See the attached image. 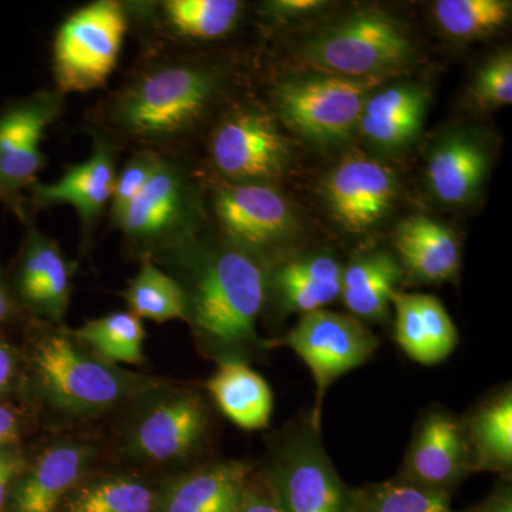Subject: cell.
<instances>
[{
  "label": "cell",
  "mask_w": 512,
  "mask_h": 512,
  "mask_svg": "<svg viewBox=\"0 0 512 512\" xmlns=\"http://www.w3.org/2000/svg\"><path fill=\"white\" fill-rule=\"evenodd\" d=\"M383 80L306 70L275 80L272 104L293 131L320 146H338L359 126L363 106Z\"/></svg>",
  "instance_id": "ba28073f"
},
{
  "label": "cell",
  "mask_w": 512,
  "mask_h": 512,
  "mask_svg": "<svg viewBox=\"0 0 512 512\" xmlns=\"http://www.w3.org/2000/svg\"><path fill=\"white\" fill-rule=\"evenodd\" d=\"M73 332L87 348L113 365L140 366L146 362V329L143 320L130 311L111 312L101 318L87 320Z\"/></svg>",
  "instance_id": "f546056e"
},
{
  "label": "cell",
  "mask_w": 512,
  "mask_h": 512,
  "mask_svg": "<svg viewBox=\"0 0 512 512\" xmlns=\"http://www.w3.org/2000/svg\"><path fill=\"white\" fill-rule=\"evenodd\" d=\"M511 10L507 0H439L433 5V16L451 39L474 42L504 28Z\"/></svg>",
  "instance_id": "1f68e13d"
},
{
  "label": "cell",
  "mask_w": 512,
  "mask_h": 512,
  "mask_svg": "<svg viewBox=\"0 0 512 512\" xmlns=\"http://www.w3.org/2000/svg\"><path fill=\"white\" fill-rule=\"evenodd\" d=\"M141 50H190L231 36L247 12L239 0H124Z\"/></svg>",
  "instance_id": "5bb4252c"
},
{
  "label": "cell",
  "mask_w": 512,
  "mask_h": 512,
  "mask_svg": "<svg viewBox=\"0 0 512 512\" xmlns=\"http://www.w3.org/2000/svg\"><path fill=\"white\" fill-rule=\"evenodd\" d=\"M205 210L220 237L264 264L296 227L291 205L274 184L228 183L205 175Z\"/></svg>",
  "instance_id": "4fadbf2b"
},
{
  "label": "cell",
  "mask_w": 512,
  "mask_h": 512,
  "mask_svg": "<svg viewBox=\"0 0 512 512\" xmlns=\"http://www.w3.org/2000/svg\"><path fill=\"white\" fill-rule=\"evenodd\" d=\"M343 266L335 256L313 254L286 261L268 272V295L285 313L320 311L340 298Z\"/></svg>",
  "instance_id": "484cf974"
},
{
  "label": "cell",
  "mask_w": 512,
  "mask_h": 512,
  "mask_svg": "<svg viewBox=\"0 0 512 512\" xmlns=\"http://www.w3.org/2000/svg\"><path fill=\"white\" fill-rule=\"evenodd\" d=\"M288 346L311 370L316 387L312 423L320 427V412L326 393L336 380L365 365L380 342L359 319L320 309L306 313L284 338L269 346Z\"/></svg>",
  "instance_id": "9a60e30c"
},
{
  "label": "cell",
  "mask_w": 512,
  "mask_h": 512,
  "mask_svg": "<svg viewBox=\"0 0 512 512\" xmlns=\"http://www.w3.org/2000/svg\"><path fill=\"white\" fill-rule=\"evenodd\" d=\"M238 512H284L271 485L256 464L245 483Z\"/></svg>",
  "instance_id": "74e56055"
},
{
  "label": "cell",
  "mask_w": 512,
  "mask_h": 512,
  "mask_svg": "<svg viewBox=\"0 0 512 512\" xmlns=\"http://www.w3.org/2000/svg\"><path fill=\"white\" fill-rule=\"evenodd\" d=\"M211 178L274 184L291 164V144L275 116L259 104L232 99L202 138Z\"/></svg>",
  "instance_id": "52a82bcc"
},
{
  "label": "cell",
  "mask_w": 512,
  "mask_h": 512,
  "mask_svg": "<svg viewBox=\"0 0 512 512\" xmlns=\"http://www.w3.org/2000/svg\"><path fill=\"white\" fill-rule=\"evenodd\" d=\"M101 466L83 478L59 512H157L161 480L128 468Z\"/></svg>",
  "instance_id": "4316f807"
},
{
  "label": "cell",
  "mask_w": 512,
  "mask_h": 512,
  "mask_svg": "<svg viewBox=\"0 0 512 512\" xmlns=\"http://www.w3.org/2000/svg\"><path fill=\"white\" fill-rule=\"evenodd\" d=\"M161 161H163V154L154 153V151L143 150L130 153L126 163L117 171L116 181H114L113 194L107 210V221L111 229L119 224L128 205L143 191L160 167Z\"/></svg>",
  "instance_id": "836d02e7"
},
{
  "label": "cell",
  "mask_w": 512,
  "mask_h": 512,
  "mask_svg": "<svg viewBox=\"0 0 512 512\" xmlns=\"http://www.w3.org/2000/svg\"><path fill=\"white\" fill-rule=\"evenodd\" d=\"M349 512H456L451 497L397 478L349 488Z\"/></svg>",
  "instance_id": "d6a6232c"
},
{
  "label": "cell",
  "mask_w": 512,
  "mask_h": 512,
  "mask_svg": "<svg viewBox=\"0 0 512 512\" xmlns=\"http://www.w3.org/2000/svg\"><path fill=\"white\" fill-rule=\"evenodd\" d=\"M490 168L487 148L473 134L453 133L431 150L427 181L434 197L446 205L470 204Z\"/></svg>",
  "instance_id": "d4e9b609"
},
{
  "label": "cell",
  "mask_w": 512,
  "mask_h": 512,
  "mask_svg": "<svg viewBox=\"0 0 512 512\" xmlns=\"http://www.w3.org/2000/svg\"><path fill=\"white\" fill-rule=\"evenodd\" d=\"M323 192L336 221L352 234H365L389 217L399 185L380 161L353 156L330 171Z\"/></svg>",
  "instance_id": "d6986e66"
},
{
  "label": "cell",
  "mask_w": 512,
  "mask_h": 512,
  "mask_svg": "<svg viewBox=\"0 0 512 512\" xmlns=\"http://www.w3.org/2000/svg\"><path fill=\"white\" fill-rule=\"evenodd\" d=\"M397 261L414 281L443 284L460 275V242L446 225L424 215H413L394 232Z\"/></svg>",
  "instance_id": "603a6c76"
},
{
  "label": "cell",
  "mask_w": 512,
  "mask_h": 512,
  "mask_svg": "<svg viewBox=\"0 0 512 512\" xmlns=\"http://www.w3.org/2000/svg\"><path fill=\"white\" fill-rule=\"evenodd\" d=\"M92 136V154L82 163L69 164L55 183L37 181L28 191L29 211L37 212L57 205H72L79 217L80 254L93 249L97 229L109 210L114 181L119 171L121 151L100 134Z\"/></svg>",
  "instance_id": "2e32d148"
},
{
  "label": "cell",
  "mask_w": 512,
  "mask_h": 512,
  "mask_svg": "<svg viewBox=\"0 0 512 512\" xmlns=\"http://www.w3.org/2000/svg\"><path fill=\"white\" fill-rule=\"evenodd\" d=\"M470 96L478 109L493 111L512 101V55L510 49L491 56L477 70L470 87Z\"/></svg>",
  "instance_id": "e575fe53"
},
{
  "label": "cell",
  "mask_w": 512,
  "mask_h": 512,
  "mask_svg": "<svg viewBox=\"0 0 512 512\" xmlns=\"http://www.w3.org/2000/svg\"><path fill=\"white\" fill-rule=\"evenodd\" d=\"M255 464L208 460L161 480L157 512H238Z\"/></svg>",
  "instance_id": "ffe728a7"
},
{
  "label": "cell",
  "mask_w": 512,
  "mask_h": 512,
  "mask_svg": "<svg viewBox=\"0 0 512 512\" xmlns=\"http://www.w3.org/2000/svg\"><path fill=\"white\" fill-rule=\"evenodd\" d=\"M29 450L22 443L0 448V512H8L10 494L25 470Z\"/></svg>",
  "instance_id": "8d00e7d4"
},
{
  "label": "cell",
  "mask_w": 512,
  "mask_h": 512,
  "mask_svg": "<svg viewBox=\"0 0 512 512\" xmlns=\"http://www.w3.org/2000/svg\"><path fill=\"white\" fill-rule=\"evenodd\" d=\"M461 512H512V478L498 477L480 503Z\"/></svg>",
  "instance_id": "b9f144b4"
},
{
  "label": "cell",
  "mask_w": 512,
  "mask_h": 512,
  "mask_svg": "<svg viewBox=\"0 0 512 512\" xmlns=\"http://www.w3.org/2000/svg\"><path fill=\"white\" fill-rule=\"evenodd\" d=\"M471 474L512 478V390L503 384L461 416Z\"/></svg>",
  "instance_id": "cb8c5ba5"
},
{
  "label": "cell",
  "mask_w": 512,
  "mask_h": 512,
  "mask_svg": "<svg viewBox=\"0 0 512 512\" xmlns=\"http://www.w3.org/2000/svg\"><path fill=\"white\" fill-rule=\"evenodd\" d=\"M76 265L67 259L55 238L25 225V234L8 274L10 289L28 318L66 325Z\"/></svg>",
  "instance_id": "e0dca14e"
},
{
  "label": "cell",
  "mask_w": 512,
  "mask_h": 512,
  "mask_svg": "<svg viewBox=\"0 0 512 512\" xmlns=\"http://www.w3.org/2000/svg\"><path fill=\"white\" fill-rule=\"evenodd\" d=\"M308 70L386 82L419 63L421 53L400 20L375 8L357 9L305 40Z\"/></svg>",
  "instance_id": "8992f818"
},
{
  "label": "cell",
  "mask_w": 512,
  "mask_h": 512,
  "mask_svg": "<svg viewBox=\"0 0 512 512\" xmlns=\"http://www.w3.org/2000/svg\"><path fill=\"white\" fill-rule=\"evenodd\" d=\"M104 464L164 480L211 460L215 407L204 389L163 382L138 394L109 420Z\"/></svg>",
  "instance_id": "277c9868"
},
{
  "label": "cell",
  "mask_w": 512,
  "mask_h": 512,
  "mask_svg": "<svg viewBox=\"0 0 512 512\" xmlns=\"http://www.w3.org/2000/svg\"><path fill=\"white\" fill-rule=\"evenodd\" d=\"M207 221L205 175L188 154L163 156L160 167L114 231L131 261H156L198 237Z\"/></svg>",
  "instance_id": "5b68a950"
},
{
  "label": "cell",
  "mask_w": 512,
  "mask_h": 512,
  "mask_svg": "<svg viewBox=\"0 0 512 512\" xmlns=\"http://www.w3.org/2000/svg\"><path fill=\"white\" fill-rule=\"evenodd\" d=\"M39 429L32 412L23 403L0 402V448L22 443L30 431Z\"/></svg>",
  "instance_id": "d590c367"
},
{
  "label": "cell",
  "mask_w": 512,
  "mask_h": 512,
  "mask_svg": "<svg viewBox=\"0 0 512 512\" xmlns=\"http://www.w3.org/2000/svg\"><path fill=\"white\" fill-rule=\"evenodd\" d=\"M28 319L13 296L6 269L0 264V329L10 328V326L23 328Z\"/></svg>",
  "instance_id": "60d3db41"
},
{
  "label": "cell",
  "mask_w": 512,
  "mask_h": 512,
  "mask_svg": "<svg viewBox=\"0 0 512 512\" xmlns=\"http://www.w3.org/2000/svg\"><path fill=\"white\" fill-rule=\"evenodd\" d=\"M403 274L396 256L389 252L375 251L359 256L343 268L340 298L353 318L386 322Z\"/></svg>",
  "instance_id": "f1b7e54d"
},
{
  "label": "cell",
  "mask_w": 512,
  "mask_h": 512,
  "mask_svg": "<svg viewBox=\"0 0 512 512\" xmlns=\"http://www.w3.org/2000/svg\"><path fill=\"white\" fill-rule=\"evenodd\" d=\"M104 439L99 427L46 433L20 474L8 512H59L83 478L104 464Z\"/></svg>",
  "instance_id": "7c38bea8"
},
{
  "label": "cell",
  "mask_w": 512,
  "mask_h": 512,
  "mask_svg": "<svg viewBox=\"0 0 512 512\" xmlns=\"http://www.w3.org/2000/svg\"><path fill=\"white\" fill-rule=\"evenodd\" d=\"M284 512H349V487L309 419L285 427L256 464Z\"/></svg>",
  "instance_id": "30bf717a"
},
{
  "label": "cell",
  "mask_w": 512,
  "mask_h": 512,
  "mask_svg": "<svg viewBox=\"0 0 512 512\" xmlns=\"http://www.w3.org/2000/svg\"><path fill=\"white\" fill-rule=\"evenodd\" d=\"M64 107L66 96L53 86L0 107V205L23 227L36 220L29 211L28 191L46 168L42 141Z\"/></svg>",
  "instance_id": "8fae6325"
},
{
  "label": "cell",
  "mask_w": 512,
  "mask_h": 512,
  "mask_svg": "<svg viewBox=\"0 0 512 512\" xmlns=\"http://www.w3.org/2000/svg\"><path fill=\"white\" fill-rule=\"evenodd\" d=\"M154 264L173 276L185 298V322L198 352L249 363L269 348L256 332L268 301V266L222 237L192 239Z\"/></svg>",
  "instance_id": "3957f363"
},
{
  "label": "cell",
  "mask_w": 512,
  "mask_h": 512,
  "mask_svg": "<svg viewBox=\"0 0 512 512\" xmlns=\"http://www.w3.org/2000/svg\"><path fill=\"white\" fill-rule=\"evenodd\" d=\"M137 274L127 282L121 292L127 311L138 319L163 323L184 320L185 298L177 281L153 261L138 262Z\"/></svg>",
  "instance_id": "4dcf8cb0"
},
{
  "label": "cell",
  "mask_w": 512,
  "mask_h": 512,
  "mask_svg": "<svg viewBox=\"0 0 512 512\" xmlns=\"http://www.w3.org/2000/svg\"><path fill=\"white\" fill-rule=\"evenodd\" d=\"M22 379V359L18 346L0 335V402L18 396Z\"/></svg>",
  "instance_id": "f35d334b"
},
{
  "label": "cell",
  "mask_w": 512,
  "mask_h": 512,
  "mask_svg": "<svg viewBox=\"0 0 512 512\" xmlns=\"http://www.w3.org/2000/svg\"><path fill=\"white\" fill-rule=\"evenodd\" d=\"M471 474L461 417L444 407L421 414L397 480L453 497Z\"/></svg>",
  "instance_id": "ac0fdd59"
},
{
  "label": "cell",
  "mask_w": 512,
  "mask_h": 512,
  "mask_svg": "<svg viewBox=\"0 0 512 512\" xmlns=\"http://www.w3.org/2000/svg\"><path fill=\"white\" fill-rule=\"evenodd\" d=\"M429 101V90L423 84L377 87L363 106L357 130L379 150H404L419 137Z\"/></svg>",
  "instance_id": "44dd1931"
},
{
  "label": "cell",
  "mask_w": 512,
  "mask_h": 512,
  "mask_svg": "<svg viewBox=\"0 0 512 512\" xmlns=\"http://www.w3.org/2000/svg\"><path fill=\"white\" fill-rule=\"evenodd\" d=\"M202 387L215 409L239 429L264 430L271 423L274 409L271 387L249 363L218 362L214 375Z\"/></svg>",
  "instance_id": "83f0119b"
},
{
  "label": "cell",
  "mask_w": 512,
  "mask_h": 512,
  "mask_svg": "<svg viewBox=\"0 0 512 512\" xmlns=\"http://www.w3.org/2000/svg\"><path fill=\"white\" fill-rule=\"evenodd\" d=\"M325 6L322 0H271L262 3L261 12L266 19L288 20L311 15Z\"/></svg>",
  "instance_id": "ab89813d"
},
{
  "label": "cell",
  "mask_w": 512,
  "mask_h": 512,
  "mask_svg": "<svg viewBox=\"0 0 512 512\" xmlns=\"http://www.w3.org/2000/svg\"><path fill=\"white\" fill-rule=\"evenodd\" d=\"M128 33L124 0H94L74 10L53 37V87L63 96L104 87L116 70Z\"/></svg>",
  "instance_id": "9c48e42d"
},
{
  "label": "cell",
  "mask_w": 512,
  "mask_h": 512,
  "mask_svg": "<svg viewBox=\"0 0 512 512\" xmlns=\"http://www.w3.org/2000/svg\"><path fill=\"white\" fill-rule=\"evenodd\" d=\"M392 305L396 312L394 339L410 359L433 366L454 352L456 325L436 296L396 291Z\"/></svg>",
  "instance_id": "7402d4cb"
},
{
  "label": "cell",
  "mask_w": 512,
  "mask_h": 512,
  "mask_svg": "<svg viewBox=\"0 0 512 512\" xmlns=\"http://www.w3.org/2000/svg\"><path fill=\"white\" fill-rule=\"evenodd\" d=\"M23 336L18 397L46 433L96 429L165 379L106 362L66 325L29 318Z\"/></svg>",
  "instance_id": "7a4b0ae2"
},
{
  "label": "cell",
  "mask_w": 512,
  "mask_h": 512,
  "mask_svg": "<svg viewBox=\"0 0 512 512\" xmlns=\"http://www.w3.org/2000/svg\"><path fill=\"white\" fill-rule=\"evenodd\" d=\"M231 62L190 50H141L123 82L84 116L121 153L188 154L231 101Z\"/></svg>",
  "instance_id": "6da1fadb"
}]
</instances>
